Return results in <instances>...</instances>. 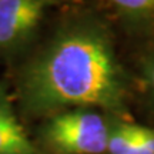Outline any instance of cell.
Wrapping results in <instances>:
<instances>
[{
    "mask_svg": "<svg viewBox=\"0 0 154 154\" xmlns=\"http://www.w3.org/2000/svg\"><path fill=\"white\" fill-rule=\"evenodd\" d=\"M111 124L96 109H72L50 116L43 137L56 154H106Z\"/></svg>",
    "mask_w": 154,
    "mask_h": 154,
    "instance_id": "cell-2",
    "label": "cell"
},
{
    "mask_svg": "<svg viewBox=\"0 0 154 154\" xmlns=\"http://www.w3.org/2000/svg\"><path fill=\"white\" fill-rule=\"evenodd\" d=\"M113 5L128 11H143L154 7V0H110Z\"/></svg>",
    "mask_w": 154,
    "mask_h": 154,
    "instance_id": "cell-7",
    "label": "cell"
},
{
    "mask_svg": "<svg viewBox=\"0 0 154 154\" xmlns=\"http://www.w3.org/2000/svg\"><path fill=\"white\" fill-rule=\"evenodd\" d=\"M128 154H154V128L138 126L136 141Z\"/></svg>",
    "mask_w": 154,
    "mask_h": 154,
    "instance_id": "cell-6",
    "label": "cell"
},
{
    "mask_svg": "<svg viewBox=\"0 0 154 154\" xmlns=\"http://www.w3.org/2000/svg\"><path fill=\"white\" fill-rule=\"evenodd\" d=\"M46 0H0V50L27 36L43 16Z\"/></svg>",
    "mask_w": 154,
    "mask_h": 154,
    "instance_id": "cell-3",
    "label": "cell"
},
{
    "mask_svg": "<svg viewBox=\"0 0 154 154\" xmlns=\"http://www.w3.org/2000/svg\"><path fill=\"white\" fill-rule=\"evenodd\" d=\"M0 154H37L17 120L9 99L0 88Z\"/></svg>",
    "mask_w": 154,
    "mask_h": 154,
    "instance_id": "cell-4",
    "label": "cell"
},
{
    "mask_svg": "<svg viewBox=\"0 0 154 154\" xmlns=\"http://www.w3.org/2000/svg\"><path fill=\"white\" fill-rule=\"evenodd\" d=\"M20 93L34 114L72 109L117 111L124 104L110 44L93 29H76L56 38L26 70Z\"/></svg>",
    "mask_w": 154,
    "mask_h": 154,
    "instance_id": "cell-1",
    "label": "cell"
},
{
    "mask_svg": "<svg viewBox=\"0 0 154 154\" xmlns=\"http://www.w3.org/2000/svg\"><path fill=\"white\" fill-rule=\"evenodd\" d=\"M138 124L116 123L111 126L106 154H128L136 141Z\"/></svg>",
    "mask_w": 154,
    "mask_h": 154,
    "instance_id": "cell-5",
    "label": "cell"
},
{
    "mask_svg": "<svg viewBox=\"0 0 154 154\" xmlns=\"http://www.w3.org/2000/svg\"><path fill=\"white\" fill-rule=\"evenodd\" d=\"M150 83H151V87H153V93H154V66H153V70L150 73Z\"/></svg>",
    "mask_w": 154,
    "mask_h": 154,
    "instance_id": "cell-8",
    "label": "cell"
}]
</instances>
